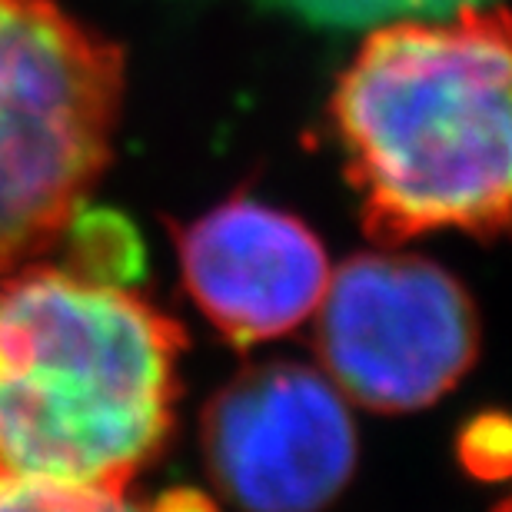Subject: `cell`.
<instances>
[{"label":"cell","mask_w":512,"mask_h":512,"mask_svg":"<svg viewBox=\"0 0 512 512\" xmlns=\"http://www.w3.org/2000/svg\"><path fill=\"white\" fill-rule=\"evenodd\" d=\"M366 233L499 237L509 223V20L463 7L373 30L333 90Z\"/></svg>","instance_id":"obj_1"},{"label":"cell","mask_w":512,"mask_h":512,"mask_svg":"<svg viewBox=\"0 0 512 512\" xmlns=\"http://www.w3.org/2000/svg\"><path fill=\"white\" fill-rule=\"evenodd\" d=\"M180 323L120 283L17 266L0 280V466L127 493L180 396Z\"/></svg>","instance_id":"obj_2"},{"label":"cell","mask_w":512,"mask_h":512,"mask_svg":"<svg viewBox=\"0 0 512 512\" xmlns=\"http://www.w3.org/2000/svg\"><path fill=\"white\" fill-rule=\"evenodd\" d=\"M124 50L57 0H0V276L84 210L114 153Z\"/></svg>","instance_id":"obj_3"},{"label":"cell","mask_w":512,"mask_h":512,"mask_svg":"<svg viewBox=\"0 0 512 512\" xmlns=\"http://www.w3.org/2000/svg\"><path fill=\"white\" fill-rule=\"evenodd\" d=\"M316 310L333 386L380 413L436 403L479 353L469 293L423 256H353L330 273Z\"/></svg>","instance_id":"obj_4"},{"label":"cell","mask_w":512,"mask_h":512,"mask_svg":"<svg viewBox=\"0 0 512 512\" xmlns=\"http://www.w3.org/2000/svg\"><path fill=\"white\" fill-rule=\"evenodd\" d=\"M213 476L247 512H320L356 466V426L333 380L260 363L213 396L203 423Z\"/></svg>","instance_id":"obj_5"},{"label":"cell","mask_w":512,"mask_h":512,"mask_svg":"<svg viewBox=\"0 0 512 512\" xmlns=\"http://www.w3.org/2000/svg\"><path fill=\"white\" fill-rule=\"evenodd\" d=\"M177 250L193 303L237 346L303 326L333 273L303 220L243 197L177 230Z\"/></svg>","instance_id":"obj_6"},{"label":"cell","mask_w":512,"mask_h":512,"mask_svg":"<svg viewBox=\"0 0 512 512\" xmlns=\"http://www.w3.org/2000/svg\"><path fill=\"white\" fill-rule=\"evenodd\" d=\"M0 512H147L127 503V493L64 486L30 479L0 466Z\"/></svg>","instance_id":"obj_7"},{"label":"cell","mask_w":512,"mask_h":512,"mask_svg":"<svg viewBox=\"0 0 512 512\" xmlns=\"http://www.w3.org/2000/svg\"><path fill=\"white\" fill-rule=\"evenodd\" d=\"M459 459L476 479L499 483L509 476V423L499 413L476 416L459 433Z\"/></svg>","instance_id":"obj_8"},{"label":"cell","mask_w":512,"mask_h":512,"mask_svg":"<svg viewBox=\"0 0 512 512\" xmlns=\"http://www.w3.org/2000/svg\"><path fill=\"white\" fill-rule=\"evenodd\" d=\"M150 512H217V506L207 496L193 493V489H177V493L163 496Z\"/></svg>","instance_id":"obj_9"}]
</instances>
